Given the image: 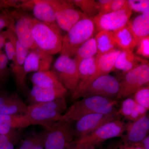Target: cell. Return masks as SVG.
Instances as JSON below:
<instances>
[{
  "instance_id": "cell-7",
  "label": "cell",
  "mask_w": 149,
  "mask_h": 149,
  "mask_svg": "<svg viewBox=\"0 0 149 149\" xmlns=\"http://www.w3.org/2000/svg\"><path fill=\"white\" fill-rule=\"evenodd\" d=\"M50 70L67 91L74 92L79 82L78 64L74 58L61 54Z\"/></svg>"
},
{
  "instance_id": "cell-6",
  "label": "cell",
  "mask_w": 149,
  "mask_h": 149,
  "mask_svg": "<svg viewBox=\"0 0 149 149\" xmlns=\"http://www.w3.org/2000/svg\"><path fill=\"white\" fill-rule=\"evenodd\" d=\"M32 34L35 45L38 49L52 56L60 52L62 36L59 35L47 24L36 19Z\"/></svg>"
},
{
  "instance_id": "cell-16",
  "label": "cell",
  "mask_w": 149,
  "mask_h": 149,
  "mask_svg": "<svg viewBox=\"0 0 149 149\" xmlns=\"http://www.w3.org/2000/svg\"><path fill=\"white\" fill-rule=\"evenodd\" d=\"M53 61L52 56L45 52L40 49L29 50L24 61L22 80L24 85L27 74L30 72L50 70Z\"/></svg>"
},
{
  "instance_id": "cell-10",
  "label": "cell",
  "mask_w": 149,
  "mask_h": 149,
  "mask_svg": "<svg viewBox=\"0 0 149 149\" xmlns=\"http://www.w3.org/2000/svg\"><path fill=\"white\" fill-rule=\"evenodd\" d=\"M19 10L30 11L34 18L62 35L61 30L57 23L53 9L49 0H21Z\"/></svg>"
},
{
  "instance_id": "cell-34",
  "label": "cell",
  "mask_w": 149,
  "mask_h": 149,
  "mask_svg": "<svg viewBox=\"0 0 149 149\" xmlns=\"http://www.w3.org/2000/svg\"><path fill=\"white\" fill-rule=\"evenodd\" d=\"M134 100L136 103L143 107L147 110L149 109V85L144 86L139 89L134 93Z\"/></svg>"
},
{
  "instance_id": "cell-18",
  "label": "cell",
  "mask_w": 149,
  "mask_h": 149,
  "mask_svg": "<svg viewBox=\"0 0 149 149\" xmlns=\"http://www.w3.org/2000/svg\"><path fill=\"white\" fill-rule=\"evenodd\" d=\"M27 107L17 94L0 89V114L24 115Z\"/></svg>"
},
{
  "instance_id": "cell-5",
  "label": "cell",
  "mask_w": 149,
  "mask_h": 149,
  "mask_svg": "<svg viewBox=\"0 0 149 149\" xmlns=\"http://www.w3.org/2000/svg\"><path fill=\"white\" fill-rule=\"evenodd\" d=\"M73 123L59 120L46 128L45 149H67L74 140Z\"/></svg>"
},
{
  "instance_id": "cell-25",
  "label": "cell",
  "mask_w": 149,
  "mask_h": 149,
  "mask_svg": "<svg viewBox=\"0 0 149 149\" xmlns=\"http://www.w3.org/2000/svg\"><path fill=\"white\" fill-rule=\"evenodd\" d=\"M97 54H102L117 49L114 37L111 31L103 30L98 32L95 37Z\"/></svg>"
},
{
  "instance_id": "cell-37",
  "label": "cell",
  "mask_w": 149,
  "mask_h": 149,
  "mask_svg": "<svg viewBox=\"0 0 149 149\" xmlns=\"http://www.w3.org/2000/svg\"><path fill=\"white\" fill-rule=\"evenodd\" d=\"M127 1L132 11L141 14L149 11V0H128Z\"/></svg>"
},
{
  "instance_id": "cell-9",
  "label": "cell",
  "mask_w": 149,
  "mask_h": 149,
  "mask_svg": "<svg viewBox=\"0 0 149 149\" xmlns=\"http://www.w3.org/2000/svg\"><path fill=\"white\" fill-rule=\"evenodd\" d=\"M49 1L53 9L58 27L65 32H68L78 21L87 17L77 9L72 0Z\"/></svg>"
},
{
  "instance_id": "cell-33",
  "label": "cell",
  "mask_w": 149,
  "mask_h": 149,
  "mask_svg": "<svg viewBox=\"0 0 149 149\" xmlns=\"http://www.w3.org/2000/svg\"><path fill=\"white\" fill-rule=\"evenodd\" d=\"M15 9L0 10V32L4 28L10 29L15 32Z\"/></svg>"
},
{
  "instance_id": "cell-32",
  "label": "cell",
  "mask_w": 149,
  "mask_h": 149,
  "mask_svg": "<svg viewBox=\"0 0 149 149\" xmlns=\"http://www.w3.org/2000/svg\"><path fill=\"white\" fill-rule=\"evenodd\" d=\"M20 138L18 130L6 134H0V149H15Z\"/></svg>"
},
{
  "instance_id": "cell-42",
  "label": "cell",
  "mask_w": 149,
  "mask_h": 149,
  "mask_svg": "<svg viewBox=\"0 0 149 149\" xmlns=\"http://www.w3.org/2000/svg\"><path fill=\"white\" fill-rule=\"evenodd\" d=\"M88 149H96L95 148V147H93L92 146L91 147V148H89Z\"/></svg>"
},
{
  "instance_id": "cell-27",
  "label": "cell",
  "mask_w": 149,
  "mask_h": 149,
  "mask_svg": "<svg viewBox=\"0 0 149 149\" xmlns=\"http://www.w3.org/2000/svg\"><path fill=\"white\" fill-rule=\"evenodd\" d=\"M7 39L6 30L0 32V89L6 85L10 73L8 67V60L3 49Z\"/></svg>"
},
{
  "instance_id": "cell-29",
  "label": "cell",
  "mask_w": 149,
  "mask_h": 149,
  "mask_svg": "<svg viewBox=\"0 0 149 149\" xmlns=\"http://www.w3.org/2000/svg\"><path fill=\"white\" fill-rule=\"evenodd\" d=\"M97 54V49L95 40L91 37L82 45L76 51L73 58L78 64L85 59L95 56Z\"/></svg>"
},
{
  "instance_id": "cell-38",
  "label": "cell",
  "mask_w": 149,
  "mask_h": 149,
  "mask_svg": "<svg viewBox=\"0 0 149 149\" xmlns=\"http://www.w3.org/2000/svg\"><path fill=\"white\" fill-rule=\"evenodd\" d=\"M136 54L146 58H149V36L143 37L138 40L136 47Z\"/></svg>"
},
{
  "instance_id": "cell-15",
  "label": "cell",
  "mask_w": 149,
  "mask_h": 149,
  "mask_svg": "<svg viewBox=\"0 0 149 149\" xmlns=\"http://www.w3.org/2000/svg\"><path fill=\"white\" fill-rule=\"evenodd\" d=\"M7 39L13 43L15 47V57L14 61L12 63V72L14 77L15 82L17 88L20 93L28 95L30 90L23 84L22 80L24 61L29 54V50L24 47L17 40L15 32L10 29H7Z\"/></svg>"
},
{
  "instance_id": "cell-39",
  "label": "cell",
  "mask_w": 149,
  "mask_h": 149,
  "mask_svg": "<svg viewBox=\"0 0 149 149\" xmlns=\"http://www.w3.org/2000/svg\"><path fill=\"white\" fill-rule=\"evenodd\" d=\"M4 50L8 61L13 63L15 59V49L13 43L8 39L6 40L3 47Z\"/></svg>"
},
{
  "instance_id": "cell-21",
  "label": "cell",
  "mask_w": 149,
  "mask_h": 149,
  "mask_svg": "<svg viewBox=\"0 0 149 149\" xmlns=\"http://www.w3.org/2000/svg\"><path fill=\"white\" fill-rule=\"evenodd\" d=\"M112 32L115 42L119 49L133 51L138 40L128 23L125 26Z\"/></svg>"
},
{
  "instance_id": "cell-28",
  "label": "cell",
  "mask_w": 149,
  "mask_h": 149,
  "mask_svg": "<svg viewBox=\"0 0 149 149\" xmlns=\"http://www.w3.org/2000/svg\"><path fill=\"white\" fill-rule=\"evenodd\" d=\"M47 130L27 136L21 141L17 149H45Z\"/></svg>"
},
{
  "instance_id": "cell-17",
  "label": "cell",
  "mask_w": 149,
  "mask_h": 149,
  "mask_svg": "<svg viewBox=\"0 0 149 149\" xmlns=\"http://www.w3.org/2000/svg\"><path fill=\"white\" fill-rule=\"evenodd\" d=\"M121 51L117 49L108 53L97 54L95 56L96 68L95 73L85 83L78 85L72 93V96L82 91L97 78L109 74L114 70L116 61Z\"/></svg>"
},
{
  "instance_id": "cell-1",
  "label": "cell",
  "mask_w": 149,
  "mask_h": 149,
  "mask_svg": "<svg viewBox=\"0 0 149 149\" xmlns=\"http://www.w3.org/2000/svg\"><path fill=\"white\" fill-rule=\"evenodd\" d=\"M116 100L93 96L74 102L68 108L59 120L76 122L81 118L93 113L108 114L118 111Z\"/></svg>"
},
{
  "instance_id": "cell-20",
  "label": "cell",
  "mask_w": 149,
  "mask_h": 149,
  "mask_svg": "<svg viewBox=\"0 0 149 149\" xmlns=\"http://www.w3.org/2000/svg\"><path fill=\"white\" fill-rule=\"evenodd\" d=\"M67 91L65 88H44L33 86L27 96V99L30 104L48 102L65 97Z\"/></svg>"
},
{
  "instance_id": "cell-40",
  "label": "cell",
  "mask_w": 149,
  "mask_h": 149,
  "mask_svg": "<svg viewBox=\"0 0 149 149\" xmlns=\"http://www.w3.org/2000/svg\"><path fill=\"white\" fill-rule=\"evenodd\" d=\"M83 143L80 139H75L70 145L67 149H88L91 147Z\"/></svg>"
},
{
  "instance_id": "cell-30",
  "label": "cell",
  "mask_w": 149,
  "mask_h": 149,
  "mask_svg": "<svg viewBox=\"0 0 149 149\" xmlns=\"http://www.w3.org/2000/svg\"><path fill=\"white\" fill-rule=\"evenodd\" d=\"M96 68L95 56L85 59L80 62L78 64L79 82L77 86L85 83L93 76L95 71Z\"/></svg>"
},
{
  "instance_id": "cell-12",
  "label": "cell",
  "mask_w": 149,
  "mask_h": 149,
  "mask_svg": "<svg viewBox=\"0 0 149 149\" xmlns=\"http://www.w3.org/2000/svg\"><path fill=\"white\" fill-rule=\"evenodd\" d=\"M118 111L108 114L93 113L85 116L75 122L74 128V138L80 139L93 133L105 123L120 119Z\"/></svg>"
},
{
  "instance_id": "cell-13",
  "label": "cell",
  "mask_w": 149,
  "mask_h": 149,
  "mask_svg": "<svg viewBox=\"0 0 149 149\" xmlns=\"http://www.w3.org/2000/svg\"><path fill=\"white\" fill-rule=\"evenodd\" d=\"M126 129L125 123L117 119L105 123L93 133L79 139L90 146L95 147L108 139L123 137Z\"/></svg>"
},
{
  "instance_id": "cell-19",
  "label": "cell",
  "mask_w": 149,
  "mask_h": 149,
  "mask_svg": "<svg viewBox=\"0 0 149 149\" xmlns=\"http://www.w3.org/2000/svg\"><path fill=\"white\" fill-rule=\"evenodd\" d=\"M126 135L123 136L125 143L136 146L148 136L149 118L147 115L137 121L126 124Z\"/></svg>"
},
{
  "instance_id": "cell-24",
  "label": "cell",
  "mask_w": 149,
  "mask_h": 149,
  "mask_svg": "<svg viewBox=\"0 0 149 149\" xmlns=\"http://www.w3.org/2000/svg\"><path fill=\"white\" fill-rule=\"evenodd\" d=\"M33 86L44 88H64L51 70L34 72L31 77Z\"/></svg>"
},
{
  "instance_id": "cell-11",
  "label": "cell",
  "mask_w": 149,
  "mask_h": 149,
  "mask_svg": "<svg viewBox=\"0 0 149 149\" xmlns=\"http://www.w3.org/2000/svg\"><path fill=\"white\" fill-rule=\"evenodd\" d=\"M132 11L127 5L120 10L104 14H100L91 18L95 26V32L103 30L113 31L120 29L130 20ZM96 33V34H97Z\"/></svg>"
},
{
  "instance_id": "cell-3",
  "label": "cell",
  "mask_w": 149,
  "mask_h": 149,
  "mask_svg": "<svg viewBox=\"0 0 149 149\" xmlns=\"http://www.w3.org/2000/svg\"><path fill=\"white\" fill-rule=\"evenodd\" d=\"M95 33V26L92 19H82L72 26L62 38L61 54L73 58L80 46Z\"/></svg>"
},
{
  "instance_id": "cell-14",
  "label": "cell",
  "mask_w": 149,
  "mask_h": 149,
  "mask_svg": "<svg viewBox=\"0 0 149 149\" xmlns=\"http://www.w3.org/2000/svg\"><path fill=\"white\" fill-rule=\"evenodd\" d=\"M14 19L15 33L19 42L29 50L37 49L32 34L36 19L18 9H15Z\"/></svg>"
},
{
  "instance_id": "cell-26",
  "label": "cell",
  "mask_w": 149,
  "mask_h": 149,
  "mask_svg": "<svg viewBox=\"0 0 149 149\" xmlns=\"http://www.w3.org/2000/svg\"><path fill=\"white\" fill-rule=\"evenodd\" d=\"M128 23L138 40L149 36V11L141 14Z\"/></svg>"
},
{
  "instance_id": "cell-31",
  "label": "cell",
  "mask_w": 149,
  "mask_h": 149,
  "mask_svg": "<svg viewBox=\"0 0 149 149\" xmlns=\"http://www.w3.org/2000/svg\"><path fill=\"white\" fill-rule=\"evenodd\" d=\"M76 7L89 18H93L99 14L97 2L94 0H72Z\"/></svg>"
},
{
  "instance_id": "cell-2",
  "label": "cell",
  "mask_w": 149,
  "mask_h": 149,
  "mask_svg": "<svg viewBox=\"0 0 149 149\" xmlns=\"http://www.w3.org/2000/svg\"><path fill=\"white\" fill-rule=\"evenodd\" d=\"M65 97L53 101L27 105L24 115L31 125H40L46 128L60 120L67 110Z\"/></svg>"
},
{
  "instance_id": "cell-41",
  "label": "cell",
  "mask_w": 149,
  "mask_h": 149,
  "mask_svg": "<svg viewBox=\"0 0 149 149\" xmlns=\"http://www.w3.org/2000/svg\"><path fill=\"white\" fill-rule=\"evenodd\" d=\"M136 146L141 149H149V135L136 145Z\"/></svg>"
},
{
  "instance_id": "cell-8",
  "label": "cell",
  "mask_w": 149,
  "mask_h": 149,
  "mask_svg": "<svg viewBox=\"0 0 149 149\" xmlns=\"http://www.w3.org/2000/svg\"><path fill=\"white\" fill-rule=\"evenodd\" d=\"M120 91L117 99H125L136 93L140 88L149 85V63H143L123 74L119 80Z\"/></svg>"
},
{
  "instance_id": "cell-35",
  "label": "cell",
  "mask_w": 149,
  "mask_h": 149,
  "mask_svg": "<svg viewBox=\"0 0 149 149\" xmlns=\"http://www.w3.org/2000/svg\"><path fill=\"white\" fill-rule=\"evenodd\" d=\"M137 105V104L133 98H126L121 103L118 112L128 119L130 115L136 111Z\"/></svg>"
},
{
  "instance_id": "cell-23",
  "label": "cell",
  "mask_w": 149,
  "mask_h": 149,
  "mask_svg": "<svg viewBox=\"0 0 149 149\" xmlns=\"http://www.w3.org/2000/svg\"><path fill=\"white\" fill-rule=\"evenodd\" d=\"M148 63L146 60L138 56L133 51H121L116 59L114 69L120 70L124 74L141 64Z\"/></svg>"
},
{
  "instance_id": "cell-4",
  "label": "cell",
  "mask_w": 149,
  "mask_h": 149,
  "mask_svg": "<svg viewBox=\"0 0 149 149\" xmlns=\"http://www.w3.org/2000/svg\"><path fill=\"white\" fill-rule=\"evenodd\" d=\"M119 91V80L114 76L106 74L94 80L76 95L71 96V99L75 101L79 98L98 96L116 100Z\"/></svg>"
},
{
  "instance_id": "cell-22",
  "label": "cell",
  "mask_w": 149,
  "mask_h": 149,
  "mask_svg": "<svg viewBox=\"0 0 149 149\" xmlns=\"http://www.w3.org/2000/svg\"><path fill=\"white\" fill-rule=\"evenodd\" d=\"M31 125L24 115L0 114V134H6L14 130Z\"/></svg>"
},
{
  "instance_id": "cell-36",
  "label": "cell",
  "mask_w": 149,
  "mask_h": 149,
  "mask_svg": "<svg viewBox=\"0 0 149 149\" xmlns=\"http://www.w3.org/2000/svg\"><path fill=\"white\" fill-rule=\"evenodd\" d=\"M127 0H111V1L99 10V14H104L120 10L127 5Z\"/></svg>"
}]
</instances>
